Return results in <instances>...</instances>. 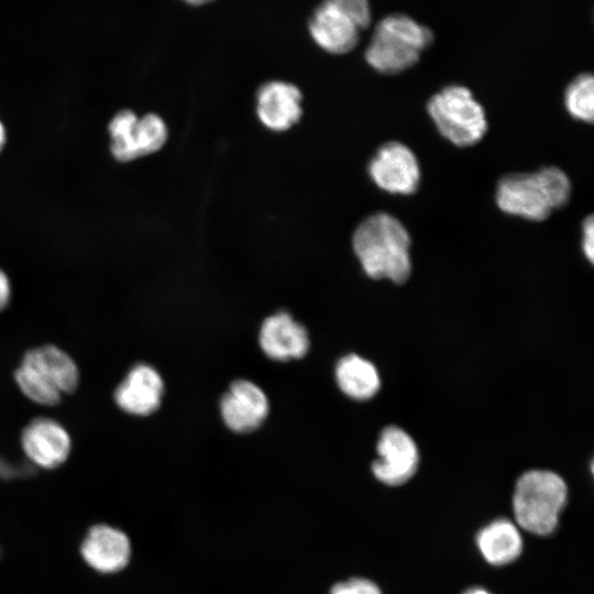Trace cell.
Listing matches in <instances>:
<instances>
[{
	"mask_svg": "<svg viewBox=\"0 0 594 594\" xmlns=\"http://www.w3.org/2000/svg\"><path fill=\"white\" fill-rule=\"evenodd\" d=\"M410 243L404 224L385 212L365 218L352 238L353 251L365 274L397 284L404 283L411 271Z\"/></svg>",
	"mask_w": 594,
	"mask_h": 594,
	"instance_id": "cell-1",
	"label": "cell"
},
{
	"mask_svg": "<svg viewBox=\"0 0 594 594\" xmlns=\"http://www.w3.org/2000/svg\"><path fill=\"white\" fill-rule=\"evenodd\" d=\"M369 174L384 191L414 194L420 182V167L414 152L400 142L382 145L369 164Z\"/></svg>",
	"mask_w": 594,
	"mask_h": 594,
	"instance_id": "cell-8",
	"label": "cell"
},
{
	"mask_svg": "<svg viewBox=\"0 0 594 594\" xmlns=\"http://www.w3.org/2000/svg\"><path fill=\"white\" fill-rule=\"evenodd\" d=\"M163 391V380L157 371L150 365L138 364L116 389L114 399L122 410L146 416L158 408Z\"/></svg>",
	"mask_w": 594,
	"mask_h": 594,
	"instance_id": "cell-15",
	"label": "cell"
},
{
	"mask_svg": "<svg viewBox=\"0 0 594 594\" xmlns=\"http://www.w3.org/2000/svg\"><path fill=\"white\" fill-rule=\"evenodd\" d=\"M378 459L372 464L375 477L384 484L397 486L407 482L416 472L418 449L403 429L391 426L383 430L377 442Z\"/></svg>",
	"mask_w": 594,
	"mask_h": 594,
	"instance_id": "cell-9",
	"label": "cell"
},
{
	"mask_svg": "<svg viewBox=\"0 0 594 594\" xmlns=\"http://www.w3.org/2000/svg\"><path fill=\"white\" fill-rule=\"evenodd\" d=\"M301 92L293 84L273 80L256 94V112L261 122L273 131H285L301 117Z\"/></svg>",
	"mask_w": 594,
	"mask_h": 594,
	"instance_id": "cell-12",
	"label": "cell"
},
{
	"mask_svg": "<svg viewBox=\"0 0 594 594\" xmlns=\"http://www.w3.org/2000/svg\"><path fill=\"white\" fill-rule=\"evenodd\" d=\"M566 498V485L557 473L526 472L518 479L513 497L516 521L531 534L550 535L558 526Z\"/></svg>",
	"mask_w": 594,
	"mask_h": 594,
	"instance_id": "cell-5",
	"label": "cell"
},
{
	"mask_svg": "<svg viewBox=\"0 0 594 594\" xmlns=\"http://www.w3.org/2000/svg\"><path fill=\"white\" fill-rule=\"evenodd\" d=\"M360 30L366 29L372 20L369 0H330Z\"/></svg>",
	"mask_w": 594,
	"mask_h": 594,
	"instance_id": "cell-20",
	"label": "cell"
},
{
	"mask_svg": "<svg viewBox=\"0 0 594 594\" xmlns=\"http://www.w3.org/2000/svg\"><path fill=\"white\" fill-rule=\"evenodd\" d=\"M224 424L235 432H249L257 428L268 414V400L264 392L245 380L233 382L220 400Z\"/></svg>",
	"mask_w": 594,
	"mask_h": 594,
	"instance_id": "cell-10",
	"label": "cell"
},
{
	"mask_svg": "<svg viewBox=\"0 0 594 594\" xmlns=\"http://www.w3.org/2000/svg\"><path fill=\"white\" fill-rule=\"evenodd\" d=\"M10 283L7 275L0 270V310H2L10 299Z\"/></svg>",
	"mask_w": 594,
	"mask_h": 594,
	"instance_id": "cell-23",
	"label": "cell"
},
{
	"mask_svg": "<svg viewBox=\"0 0 594 594\" xmlns=\"http://www.w3.org/2000/svg\"><path fill=\"white\" fill-rule=\"evenodd\" d=\"M314 41L331 54H345L359 42L360 29L330 0L322 1L309 20Z\"/></svg>",
	"mask_w": 594,
	"mask_h": 594,
	"instance_id": "cell-14",
	"label": "cell"
},
{
	"mask_svg": "<svg viewBox=\"0 0 594 594\" xmlns=\"http://www.w3.org/2000/svg\"><path fill=\"white\" fill-rule=\"evenodd\" d=\"M80 554L84 561L99 573H116L127 566L131 544L128 536L106 524L89 528L81 546Z\"/></svg>",
	"mask_w": 594,
	"mask_h": 594,
	"instance_id": "cell-11",
	"label": "cell"
},
{
	"mask_svg": "<svg viewBox=\"0 0 594 594\" xmlns=\"http://www.w3.org/2000/svg\"><path fill=\"white\" fill-rule=\"evenodd\" d=\"M336 378L345 395L359 400L373 397L381 384L375 366L356 354L345 355L338 362Z\"/></svg>",
	"mask_w": 594,
	"mask_h": 594,
	"instance_id": "cell-18",
	"label": "cell"
},
{
	"mask_svg": "<svg viewBox=\"0 0 594 594\" xmlns=\"http://www.w3.org/2000/svg\"><path fill=\"white\" fill-rule=\"evenodd\" d=\"M186 1L187 3H190V4H194V6H200V4H205V3H208L212 0H184Z\"/></svg>",
	"mask_w": 594,
	"mask_h": 594,
	"instance_id": "cell-26",
	"label": "cell"
},
{
	"mask_svg": "<svg viewBox=\"0 0 594 594\" xmlns=\"http://www.w3.org/2000/svg\"><path fill=\"white\" fill-rule=\"evenodd\" d=\"M263 352L276 361L302 358L309 349V337L300 323L287 312L266 318L260 330Z\"/></svg>",
	"mask_w": 594,
	"mask_h": 594,
	"instance_id": "cell-16",
	"label": "cell"
},
{
	"mask_svg": "<svg viewBox=\"0 0 594 594\" xmlns=\"http://www.w3.org/2000/svg\"><path fill=\"white\" fill-rule=\"evenodd\" d=\"M476 544L483 558L492 565L508 564L522 551L520 532L508 519H497L482 528L477 532Z\"/></svg>",
	"mask_w": 594,
	"mask_h": 594,
	"instance_id": "cell-17",
	"label": "cell"
},
{
	"mask_svg": "<svg viewBox=\"0 0 594 594\" xmlns=\"http://www.w3.org/2000/svg\"><path fill=\"white\" fill-rule=\"evenodd\" d=\"M330 594H382L378 586L366 579H350L336 584Z\"/></svg>",
	"mask_w": 594,
	"mask_h": 594,
	"instance_id": "cell-21",
	"label": "cell"
},
{
	"mask_svg": "<svg viewBox=\"0 0 594 594\" xmlns=\"http://www.w3.org/2000/svg\"><path fill=\"white\" fill-rule=\"evenodd\" d=\"M112 155L121 162H129L157 152L167 140L164 120L147 113L139 118L131 110L118 112L109 124Z\"/></svg>",
	"mask_w": 594,
	"mask_h": 594,
	"instance_id": "cell-7",
	"label": "cell"
},
{
	"mask_svg": "<svg viewBox=\"0 0 594 594\" xmlns=\"http://www.w3.org/2000/svg\"><path fill=\"white\" fill-rule=\"evenodd\" d=\"M14 377L28 398L43 406H54L62 399V394L76 389L79 373L66 352L54 345H43L25 353Z\"/></svg>",
	"mask_w": 594,
	"mask_h": 594,
	"instance_id": "cell-4",
	"label": "cell"
},
{
	"mask_svg": "<svg viewBox=\"0 0 594 594\" xmlns=\"http://www.w3.org/2000/svg\"><path fill=\"white\" fill-rule=\"evenodd\" d=\"M4 142H6V131L2 123L0 122V151L3 147Z\"/></svg>",
	"mask_w": 594,
	"mask_h": 594,
	"instance_id": "cell-25",
	"label": "cell"
},
{
	"mask_svg": "<svg viewBox=\"0 0 594 594\" xmlns=\"http://www.w3.org/2000/svg\"><path fill=\"white\" fill-rule=\"evenodd\" d=\"M571 182L558 167L504 176L497 184L496 202L505 213L542 221L569 201Z\"/></svg>",
	"mask_w": 594,
	"mask_h": 594,
	"instance_id": "cell-2",
	"label": "cell"
},
{
	"mask_svg": "<svg viewBox=\"0 0 594 594\" xmlns=\"http://www.w3.org/2000/svg\"><path fill=\"white\" fill-rule=\"evenodd\" d=\"M432 42L427 26L406 14H391L376 24L365 59L381 74H399L413 67Z\"/></svg>",
	"mask_w": 594,
	"mask_h": 594,
	"instance_id": "cell-3",
	"label": "cell"
},
{
	"mask_svg": "<svg viewBox=\"0 0 594 594\" xmlns=\"http://www.w3.org/2000/svg\"><path fill=\"white\" fill-rule=\"evenodd\" d=\"M463 594H491V593L481 587H473V588L468 590Z\"/></svg>",
	"mask_w": 594,
	"mask_h": 594,
	"instance_id": "cell-24",
	"label": "cell"
},
{
	"mask_svg": "<svg viewBox=\"0 0 594 594\" xmlns=\"http://www.w3.org/2000/svg\"><path fill=\"white\" fill-rule=\"evenodd\" d=\"M22 448L26 457L43 469H54L67 459L70 438L56 421L37 418L22 432Z\"/></svg>",
	"mask_w": 594,
	"mask_h": 594,
	"instance_id": "cell-13",
	"label": "cell"
},
{
	"mask_svg": "<svg viewBox=\"0 0 594 594\" xmlns=\"http://www.w3.org/2000/svg\"><path fill=\"white\" fill-rule=\"evenodd\" d=\"M427 110L439 133L457 146L474 145L487 131L483 107L464 86L451 85L435 94Z\"/></svg>",
	"mask_w": 594,
	"mask_h": 594,
	"instance_id": "cell-6",
	"label": "cell"
},
{
	"mask_svg": "<svg viewBox=\"0 0 594 594\" xmlns=\"http://www.w3.org/2000/svg\"><path fill=\"white\" fill-rule=\"evenodd\" d=\"M582 250L586 258L593 263L594 258V218L590 215L582 224Z\"/></svg>",
	"mask_w": 594,
	"mask_h": 594,
	"instance_id": "cell-22",
	"label": "cell"
},
{
	"mask_svg": "<svg viewBox=\"0 0 594 594\" xmlns=\"http://www.w3.org/2000/svg\"><path fill=\"white\" fill-rule=\"evenodd\" d=\"M564 105L576 120L592 122L594 118V79L591 74H581L566 87Z\"/></svg>",
	"mask_w": 594,
	"mask_h": 594,
	"instance_id": "cell-19",
	"label": "cell"
}]
</instances>
